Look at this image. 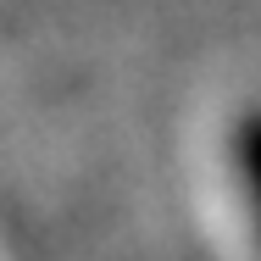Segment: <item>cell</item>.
Here are the masks:
<instances>
[{"mask_svg":"<svg viewBox=\"0 0 261 261\" xmlns=\"http://www.w3.org/2000/svg\"><path fill=\"white\" fill-rule=\"evenodd\" d=\"M228 172L239 184V200L250 211V233L261 245V106H245L228 128Z\"/></svg>","mask_w":261,"mask_h":261,"instance_id":"cell-1","label":"cell"}]
</instances>
